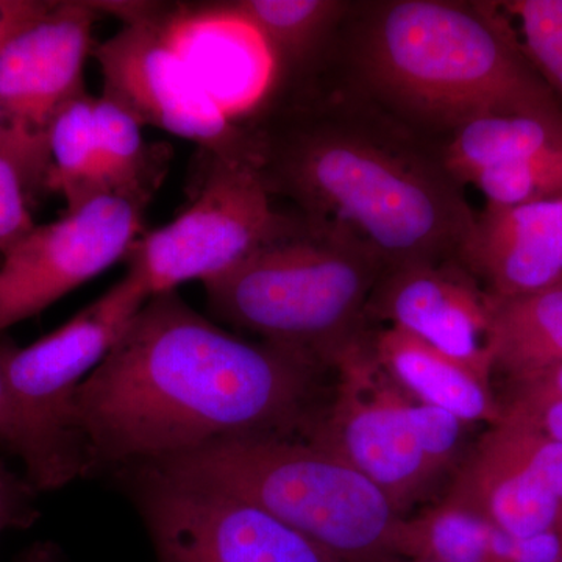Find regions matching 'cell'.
<instances>
[{
    "instance_id": "cell-15",
    "label": "cell",
    "mask_w": 562,
    "mask_h": 562,
    "mask_svg": "<svg viewBox=\"0 0 562 562\" xmlns=\"http://www.w3.org/2000/svg\"><path fill=\"white\" fill-rule=\"evenodd\" d=\"M146 21L155 22L190 66L225 116L246 128L280 87L271 47L231 3H158ZM247 131V128H246Z\"/></svg>"
},
{
    "instance_id": "cell-13",
    "label": "cell",
    "mask_w": 562,
    "mask_h": 562,
    "mask_svg": "<svg viewBox=\"0 0 562 562\" xmlns=\"http://www.w3.org/2000/svg\"><path fill=\"white\" fill-rule=\"evenodd\" d=\"M101 13L91 2H54L0 49V121L46 183L47 132L58 111L87 92L83 70Z\"/></svg>"
},
{
    "instance_id": "cell-30",
    "label": "cell",
    "mask_w": 562,
    "mask_h": 562,
    "mask_svg": "<svg viewBox=\"0 0 562 562\" xmlns=\"http://www.w3.org/2000/svg\"><path fill=\"white\" fill-rule=\"evenodd\" d=\"M502 408L519 414L554 441L562 443V401L560 398H501Z\"/></svg>"
},
{
    "instance_id": "cell-14",
    "label": "cell",
    "mask_w": 562,
    "mask_h": 562,
    "mask_svg": "<svg viewBox=\"0 0 562 562\" xmlns=\"http://www.w3.org/2000/svg\"><path fill=\"white\" fill-rule=\"evenodd\" d=\"M366 316L494 373L492 301L458 260L387 269L373 288Z\"/></svg>"
},
{
    "instance_id": "cell-33",
    "label": "cell",
    "mask_w": 562,
    "mask_h": 562,
    "mask_svg": "<svg viewBox=\"0 0 562 562\" xmlns=\"http://www.w3.org/2000/svg\"><path fill=\"white\" fill-rule=\"evenodd\" d=\"M11 344L0 339V442L14 452L18 441L16 414H14L13 402L5 376L7 353Z\"/></svg>"
},
{
    "instance_id": "cell-29",
    "label": "cell",
    "mask_w": 562,
    "mask_h": 562,
    "mask_svg": "<svg viewBox=\"0 0 562 562\" xmlns=\"http://www.w3.org/2000/svg\"><path fill=\"white\" fill-rule=\"evenodd\" d=\"M494 557L495 562H562V547L557 531L520 538L495 528Z\"/></svg>"
},
{
    "instance_id": "cell-36",
    "label": "cell",
    "mask_w": 562,
    "mask_h": 562,
    "mask_svg": "<svg viewBox=\"0 0 562 562\" xmlns=\"http://www.w3.org/2000/svg\"><path fill=\"white\" fill-rule=\"evenodd\" d=\"M554 531H557L558 538H560L562 547V516L560 517V522H558L557 528H554Z\"/></svg>"
},
{
    "instance_id": "cell-23",
    "label": "cell",
    "mask_w": 562,
    "mask_h": 562,
    "mask_svg": "<svg viewBox=\"0 0 562 562\" xmlns=\"http://www.w3.org/2000/svg\"><path fill=\"white\" fill-rule=\"evenodd\" d=\"M99 166L106 191L150 201L161 181V157L143 138V124L121 103L102 94L94 102Z\"/></svg>"
},
{
    "instance_id": "cell-16",
    "label": "cell",
    "mask_w": 562,
    "mask_h": 562,
    "mask_svg": "<svg viewBox=\"0 0 562 562\" xmlns=\"http://www.w3.org/2000/svg\"><path fill=\"white\" fill-rule=\"evenodd\" d=\"M458 261L495 302L552 286L562 279V198L484 206Z\"/></svg>"
},
{
    "instance_id": "cell-8",
    "label": "cell",
    "mask_w": 562,
    "mask_h": 562,
    "mask_svg": "<svg viewBox=\"0 0 562 562\" xmlns=\"http://www.w3.org/2000/svg\"><path fill=\"white\" fill-rule=\"evenodd\" d=\"M114 475L146 525L157 562H339L235 495L181 482L149 464Z\"/></svg>"
},
{
    "instance_id": "cell-3",
    "label": "cell",
    "mask_w": 562,
    "mask_h": 562,
    "mask_svg": "<svg viewBox=\"0 0 562 562\" xmlns=\"http://www.w3.org/2000/svg\"><path fill=\"white\" fill-rule=\"evenodd\" d=\"M341 31L347 83L425 138L490 114L562 121L498 2L353 3Z\"/></svg>"
},
{
    "instance_id": "cell-28",
    "label": "cell",
    "mask_w": 562,
    "mask_h": 562,
    "mask_svg": "<svg viewBox=\"0 0 562 562\" xmlns=\"http://www.w3.org/2000/svg\"><path fill=\"white\" fill-rule=\"evenodd\" d=\"M38 491L27 479L11 472L0 461V536L11 528H29L38 519Z\"/></svg>"
},
{
    "instance_id": "cell-26",
    "label": "cell",
    "mask_w": 562,
    "mask_h": 562,
    "mask_svg": "<svg viewBox=\"0 0 562 562\" xmlns=\"http://www.w3.org/2000/svg\"><path fill=\"white\" fill-rule=\"evenodd\" d=\"M406 397L417 441L431 472L438 480L452 476L468 452L464 439L469 425L446 409L416 401L408 394Z\"/></svg>"
},
{
    "instance_id": "cell-34",
    "label": "cell",
    "mask_w": 562,
    "mask_h": 562,
    "mask_svg": "<svg viewBox=\"0 0 562 562\" xmlns=\"http://www.w3.org/2000/svg\"><path fill=\"white\" fill-rule=\"evenodd\" d=\"M16 562H66L61 549L52 542H36Z\"/></svg>"
},
{
    "instance_id": "cell-1",
    "label": "cell",
    "mask_w": 562,
    "mask_h": 562,
    "mask_svg": "<svg viewBox=\"0 0 562 562\" xmlns=\"http://www.w3.org/2000/svg\"><path fill=\"white\" fill-rule=\"evenodd\" d=\"M328 371L231 335L176 291L151 295L74 395L87 475L225 439L306 441L330 397Z\"/></svg>"
},
{
    "instance_id": "cell-35",
    "label": "cell",
    "mask_w": 562,
    "mask_h": 562,
    "mask_svg": "<svg viewBox=\"0 0 562 562\" xmlns=\"http://www.w3.org/2000/svg\"><path fill=\"white\" fill-rule=\"evenodd\" d=\"M0 143L5 144V146H9L11 150L16 151L18 157H20L21 160L24 161V165L27 166L29 172L32 173L33 179H35L40 187H43V177H41L40 172L33 168V165L31 160H29L27 155L24 154V150L21 149L20 144L16 143V139H14L13 136L10 135V132L7 131L2 121H0Z\"/></svg>"
},
{
    "instance_id": "cell-5",
    "label": "cell",
    "mask_w": 562,
    "mask_h": 562,
    "mask_svg": "<svg viewBox=\"0 0 562 562\" xmlns=\"http://www.w3.org/2000/svg\"><path fill=\"white\" fill-rule=\"evenodd\" d=\"M140 464L249 502L339 562L397 560L392 538L402 517L386 495L313 443L233 438Z\"/></svg>"
},
{
    "instance_id": "cell-24",
    "label": "cell",
    "mask_w": 562,
    "mask_h": 562,
    "mask_svg": "<svg viewBox=\"0 0 562 562\" xmlns=\"http://www.w3.org/2000/svg\"><path fill=\"white\" fill-rule=\"evenodd\" d=\"M490 206H517L562 198V147L495 166L472 181Z\"/></svg>"
},
{
    "instance_id": "cell-25",
    "label": "cell",
    "mask_w": 562,
    "mask_h": 562,
    "mask_svg": "<svg viewBox=\"0 0 562 562\" xmlns=\"http://www.w3.org/2000/svg\"><path fill=\"white\" fill-rule=\"evenodd\" d=\"M498 7L516 22L528 60L562 98V0H509Z\"/></svg>"
},
{
    "instance_id": "cell-27",
    "label": "cell",
    "mask_w": 562,
    "mask_h": 562,
    "mask_svg": "<svg viewBox=\"0 0 562 562\" xmlns=\"http://www.w3.org/2000/svg\"><path fill=\"white\" fill-rule=\"evenodd\" d=\"M38 187L16 151L0 143V254L35 227L27 191Z\"/></svg>"
},
{
    "instance_id": "cell-7",
    "label": "cell",
    "mask_w": 562,
    "mask_h": 562,
    "mask_svg": "<svg viewBox=\"0 0 562 562\" xmlns=\"http://www.w3.org/2000/svg\"><path fill=\"white\" fill-rule=\"evenodd\" d=\"M290 214L273 210L251 162L209 157V168L190 205L169 224L146 232L127 255L128 269L143 277L150 294L202 283L261 249L286 231Z\"/></svg>"
},
{
    "instance_id": "cell-20",
    "label": "cell",
    "mask_w": 562,
    "mask_h": 562,
    "mask_svg": "<svg viewBox=\"0 0 562 562\" xmlns=\"http://www.w3.org/2000/svg\"><path fill=\"white\" fill-rule=\"evenodd\" d=\"M554 147H562V121L490 114L450 133L439 144V154L446 171L464 188L487 169Z\"/></svg>"
},
{
    "instance_id": "cell-4",
    "label": "cell",
    "mask_w": 562,
    "mask_h": 562,
    "mask_svg": "<svg viewBox=\"0 0 562 562\" xmlns=\"http://www.w3.org/2000/svg\"><path fill=\"white\" fill-rule=\"evenodd\" d=\"M384 271L362 244L297 214L277 238L203 286L221 321L333 371L336 358L371 333L366 308Z\"/></svg>"
},
{
    "instance_id": "cell-2",
    "label": "cell",
    "mask_w": 562,
    "mask_h": 562,
    "mask_svg": "<svg viewBox=\"0 0 562 562\" xmlns=\"http://www.w3.org/2000/svg\"><path fill=\"white\" fill-rule=\"evenodd\" d=\"M251 125L269 194L303 220L350 236L384 268L458 260L475 222L439 146L350 83H305Z\"/></svg>"
},
{
    "instance_id": "cell-18",
    "label": "cell",
    "mask_w": 562,
    "mask_h": 562,
    "mask_svg": "<svg viewBox=\"0 0 562 562\" xmlns=\"http://www.w3.org/2000/svg\"><path fill=\"white\" fill-rule=\"evenodd\" d=\"M231 7L260 33L280 70V87L288 77L302 80L324 58L351 2L342 0H233Z\"/></svg>"
},
{
    "instance_id": "cell-9",
    "label": "cell",
    "mask_w": 562,
    "mask_h": 562,
    "mask_svg": "<svg viewBox=\"0 0 562 562\" xmlns=\"http://www.w3.org/2000/svg\"><path fill=\"white\" fill-rule=\"evenodd\" d=\"M371 333L336 358L335 386L306 442L350 464L405 517L439 480L422 453L408 397L373 355Z\"/></svg>"
},
{
    "instance_id": "cell-22",
    "label": "cell",
    "mask_w": 562,
    "mask_h": 562,
    "mask_svg": "<svg viewBox=\"0 0 562 562\" xmlns=\"http://www.w3.org/2000/svg\"><path fill=\"white\" fill-rule=\"evenodd\" d=\"M95 98L83 92L66 103L47 132V190L65 195L68 210L105 192L94 127Z\"/></svg>"
},
{
    "instance_id": "cell-32",
    "label": "cell",
    "mask_w": 562,
    "mask_h": 562,
    "mask_svg": "<svg viewBox=\"0 0 562 562\" xmlns=\"http://www.w3.org/2000/svg\"><path fill=\"white\" fill-rule=\"evenodd\" d=\"M506 397L560 398L562 401V364L508 382Z\"/></svg>"
},
{
    "instance_id": "cell-37",
    "label": "cell",
    "mask_w": 562,
    "mask_h": 562,
    "mask_svg": "<svg viewBox=\"0 0 562 562\" xmlns=\"http://www.w3.org/2000/svg\"><path fill=\"white\" fill-rule=\"evenodd\" d=\"M392 562H430V561H409V560H395Z\"/></svg>"
},
{
    "instance_id": "cell-17",
    "label": "cell",
    "mask_w": 562,
    "mask_h": 562,
    "mask_svg": "<svg viewBox=\"0 0 562 562\" xmlns=\"http://www.w3.org/2000/svg\"><path fill=\"white\" fill-rule=\"evenodd\" d=\"M376 361L409 397L452 413L468 424L502 419L501 398L492 387L494 373L443 353L395 327L371 333Z\"/></svg>"
},
{
    "instance_id": "cell-12",
    "label": "cell",
    "mask_w": 562,
    "mask_h": 562,
    "mask_svg": "<svg viewBox=\"0 0 562 562\" xmlns=\"http://www.w3.org/2000/svg\"><path fill=\"white\" fill-rule=\"evenodd\" d=\"M442 501L508 535L554 531L562 516V443L503 409L465 452Z\"/></svg>"
},
{
    "instance_id": "cell-19",
    "label": "cell",
    "mask_w": 562,
    "mask_h": 562,
    "mask_svg": "<svg viewBox=\"0 0 562 562\" xmlns=\"http://www.w3.org/2000/svg\"><path fill=\"white\" fill-rule=\"evenodd\" d=\"M492 312L494 375L508 383L562 364V279L525 297L492 301Z\"/></svg>"
},
{
    "instance_id": "cell-6",
    "label": "cell",
    "mask_w": 562,
    "mask_h": 562,
    "mask_svg": "<svg viewBox=\"0 0 562 562\" xmlns=\"http://www.w3.org/2000/svg\"><path fill=\"white\" fill-rule=\"evenodd\" d=\"M151 297L138 272L110 288L57 330L31 346H11L5 376L16 414L14 454L38 492L87 476L83 443L74 427V395L116 346Z\"/></svg>"
},
{
    "instance_id": "cell-11",
    "label": "cell",
    "mask_w": 562,
    "mask_h": 562,
    "mask_svg": "<svg viewBox=\"0 0 562 562\" xmlns=\"http://www.w3.org/2000/svg\"><path fill=\"white\" fill-rule=\"evenodd\" d=\"M103 94L144 125L191 140L211 158L257 166L251 132L225 116L155 22L125 24L92 50Z\"/></svg>"
},
{
    "instance_id": "cell-21",
    "label": "cell",
    "mask_w": 562,
    "mask_h": 562,
    "mask_svg": "<svg viewBox=\"0 0 562 562\" xmlns=\"http://www.w3.org/2000/svg\"><path fill=\"white\" fill-rule=\"evenodd\" d=\"M494 532L482 517L441 501L398 520L392 553L409 561L495 562Z\"/></svg>"
},
{
    "instance_id": "cell-31",
    "label": "cell",
    "mask_w": 562,
    "mask_h": 562,
    "mask_svg": "<svg viewBox=\"0 0 562 562\" xmlns=\"http://www.w3.org/2000/svg\"><path fill=\"white\" fill-rule=\"evenodd\" d=\"M52 3L54 0H0V49L46 14Z\"/></svg>"
},
{
    "instance_id": "cell-10",
    "label": "cell",
    "mask_w": 562,
    "mask_h": 562,
    "mask_svg": "<svg viewBox=\"0 0 562 562\" xmlns=\"http://www.w3.org/2000/svg\"><path fill=\"white\" fill-rule=\"evenodd\" d=\"M146 199L105 191L3 251L0 335L43 313L122 258L143 235Z\"/></svg>"
}]
</instances>
